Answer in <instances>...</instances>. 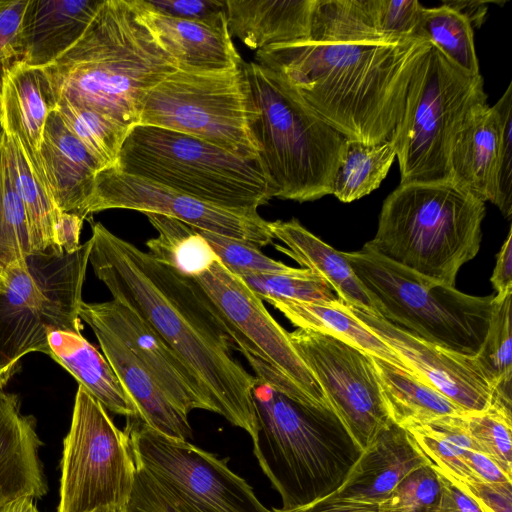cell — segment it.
<instances>
[{"label": "cell", "instance_id": "d4e9b609", "mask_svg": "<svg viewBox=\"0 0 512 512\" xmlns=\"http://www.w3.org/2000/svg\"><path fill=\"white\" fill-rule=\"evenodd\" d=\"M103 0H30L19 58L44 68L84 33Z\"/></svg>", "mask_w": 512, "mask_h": 512}, {"label": "cell", "instance_id": "6da1fadb", "mask_svg": "<svg viewBox=\"0 0 512 512\" xmlns=\"http://www.w3.org/2000/svg\"><path fill=\"white\" fill-rule=\"evenodd\" d=\"M427 40L383 32L365 0H316L306 38L256 51L255 62L348 139L389 141Z\"/></svg>", "mask_w": 512, "mask_h": 512}, {"label": "cell", "instance_id": "8fae6325", "mask_svg": "<svg viewBox=\"0 0 512 512\" xmlns=\"http://www.w3.org/2000/svg\"><path fill=\"white\" fill-rule=\"evenodd\" d=\"M257 110L243 62L212 72L178 69L145 96L139 123L187 134L256 159Z\"/></svg>", "mask_w": 512, "mask_h": 512}, {"label": "cell", "instance_id": "94428289", "mask_svg": "<svg viewBox=\"0 0 512 512\" xmlns=\"http://www.w3.org/2000/svg\"><path fill=\"white\" fill-rule=\"evenodd\" d=\"M2 133H3V132H2V129H1V127H0V140H1Z\"/></svg>", "mask_w": 512, "mask_h": 512}, {"label": "cell", "instance_id": "d6a6232c", "mask_svg": "<svg viewBox=\"0 0 512 512\" xmlns=\"http://www.w3.org/2000/svg\"><path fill=\"white\" fill-rule=\"evenodd\" d=\"M158 236L146 241L148 254L180 275L195 278L219 261L200 232L190 225L165 215L146 213Z\"/></svg>", "mask_w": 512, "mask_h": 512}, {"label": "cell", "instance_id": "db71d44e", "mask_svg": "<svg viewBox=\"0 0 512 512\" xmlns=\"http://www.w3.org/2000/svg\"><path fill=\"white\" fill-rule=\"evenodd\" d=\"M443 3L451 6L452 8L460 12L462 15H464L469 20L472 27L479 28L485 21L489 4L495 2L454 0L443 1Z\"/></svg>", "mask_w": 512, "mask_h": 512}, {"label": "cell", "instance_id": "816d5d0a", "mask_svg": "<svg viewBox=\"0 0 512 512\" xmlns=\"http://www.w3.org/2000/svg\"><path fill=\"white\" fill-rule=\"evenodd\" d=\"M496 292L495 299H504L512 294V229L497 254L496 265L490 279Z\"/></svg>", "mask_w": 512, "mask_h": 512}, {"label": "cell", "instance_id": "c3c4849f", "mask_svg": "<svg viewBox=\"0 0 512 512\" xmlns=\"http://www.w3.org/2000/svg\"><path fill=\"white\" fill-rule=\"evenodd\" d=\"M441 481L437 512H491L456 479L435 466Z\"/></svg>", "mask_w": 512, "mask_h": 512}, {"label": "cell", "instance_id": "60d3db41", "mask_svg": "<svg viewBox=\"0 0 512 512\" xmlns=\"http://www.w3.org/2000/svg\"><path fill=\"white\" fill-rule=\"evenodd\" d=\"M441 481L435 466L423 465L407 475L382 503V512H437Z\"/></svg>", "mask_w": 512, "mask_h": 512}, {"label": "cell", "instance_id": "836d02e7", "mask_svg": "<svg viewBox=\"0 0 512 512\" xmlns=\"http://www.w3.org/2000/svg\"><path fill=\"white\" fill-rule=\"evenodd\" d=\"M395 158V149L390 140L364 143L347 138L331 194L344 203L370 194L385 179Z\"/></svg>", "mask_w": 512, "mask_h": 512}, {"label": "cell", "instance_id": "f35d334b", "mask_svg": "<svg viewBox=\"0 0 512 512\" xmlns=\"http://www.w3.org/2000/svg\"><path fill=\"white\" fill-rule=\"evenodd\" d=\"M236 276L262 301L328 302L337 299L326 280L305 268L289 274L248 272Z\"/></svg>", "mask_w": 512, "mask_h": 512}, {"label": "cell", "instance_id": "9c48e42d", "mask_svg": "<svg viewBox=\"0 0 512 512\" xmlns=\"http://www.w3.org/2000/svg\"><path fill=\"white\" fill-rule=\"evenodd\" d=\"M90 249V240L73 253L49 248L4 267L6 286L0 293V373L5 383L27 354L49 355L51 332L81 333L82 288Z\"/></svg>", "mask_w": 512, "mask_h": 512}, {"label": "cell", "instance_id": "f6af8a7d", "mask_svg": "<svg viewBox=\"0 0 512 512\" xmlns=\"http://www.w3.org/2000/svg\"><path fill=\"white\" fill-rule=\"evenodd\" d=\"M30 0H0V65L21 57Z\"/></svg>", "mask_w": 512, "mask_h": 512}, {"label": "cell", "instance_id": "7bdbcfd3", "mask_svg": "<svg viewBox=\"0 0 512 512\" xmlns=\"http://www.w3.org/2000/svg\"><path fill=\"white\" fill-rule=\"evenodd\" d=\"M499 118L500 137L495 168L494 196L504 217L512 214V84L509 83L501 98L493 105Z\"/></svg>", "mask_w": 512, "mask_h": 512}, {"label": "cell", "instance_id": "d6986e66", "mask_svg": "<svg viewBox=\"0 0 512 512\" xmlns=\"http://www.w3.org/2000/svg\"><path fill=\"white\" fill-rule=\"evenodd\" d=\"M56 109L43 68L20 59L3 65L0 75V127L15 139L36 174L47 178L40 149L49 114Z\"/></svg>", "mask_w": 512, "mask_h": 512}, {"label": "cell", "instance_id": "b9f144b4", "mask_svg": "<svg viewBox=\"0 0 512 512\" xmlns=\"http://www.w3.org/2000/svg\"><path fill=\"white\" fill-rule=\"evenodd\" d=\"M197 230L212 247L220 263L234 275L248 272L289 274L300 270L266 256L258 246L252 243Z\"/></svg>", "mask_w": 512, "mask_h": 512}, {"label": "cell", "instance_id": "277c9868", "mask_svg": "<svg viewBox=\"0 0 512 512\" xmlns=\"http://www.w3.org/2000/svg\"><path fill=\"white\" fill-rule=\"evenodd\" d=\"M253 453L282 510L336 492L362 453L332 408L295 400L257 379L252 391Z\"/></svg>", "mask_w": 512, "mask_h": 512}, {"label": "cell", "instance_id": "83f0119b", "mask_svg": "<svg viewBox=\"0 0 512 512\" xmlns=\"http://www.w3.org/2000/svg\"><path fill=\"white\" fill-rule=\"evenodd\" d=\"M269 225L274 238L284 244L276 245L277 250L326 280L346 305L377 315L371 299L342 252L309 232L297 219L277 220Z\"/></svg>", "mask_w": 512, "mask_h": 512}, {"label": "cell", "instance_id": "680465c9", "mask_svg": "<svg viewBox=\"0 0 512 512\" xmlns=\"http://www.w3.org/2000/svg\"><path fill=\"white\" fill-rule=\"evenodd\" d=\"M5 384H6V383L4 382V380H3L2 376H1V373H0V390H2V389H3V387H4V385H5Z\"/></svg>", "mask_w": 512, "mask_h": 512}, {"label": "cell", "instance_id": "9a60e30c", "mask_svg": "<svg viewBox=\"0 0 512 512\" xmlns=\"http://www.w3.org/2000/svg\"><path fill=\"white\" fill-rule=\"evenodd\" d=\"M334 412L351 437L366 449L392 420L371 357L331 336L298 328L289 332Z\"/></svg>", "mask_w": 512, "mask_h": 512}, {"label": "cell", "instance_id": "91938a15", "mask_svg": "<svg viewBox=\"0 0 512 512\" xmlns=\"http://www.w3.org/2000/svg\"><path fill=\"white\" fill-rule=\"evenodd\" d=\"M29 512H39L37 507L34 505Z\"/></svg>", "mask_w": 512, "mask_h": 512}, {"label": "cell", "instance_id": "5bb4252c", "mask_svg": "<svg viewBox=\"0 0 512 512\" xmlns=\"http://www.w3.org/2000/svg\"><path fill=\"white\" fill-rule=\"evenodd\" d=\"M124 431L136 465L176 512H275L229 468L228 458L167 437L139 418H127Z\"/></svg>", "mask_w": 512, "mask_h": 512}, {"label": "cell", "instance_id": "2e32d148", "mask_svg": "<svg viewBox=\"0 0 512 512\" xmlns=\"http://www.w3.org/2000/svg\"><path fill=\"white\" fill-rule=\"evenodd\" d=\"M108 209H128L180 220L193 228L263 247L275 239L270 222L257 210L231 209L171 189L164 185L123 173L115 167L99 171L83 217Z\"/></svg>", "mask_w": 512, "mask_h": 512}, {"label": "cell", "instance_id": "6f0895ef", "mask_svg": "<svg viewBox=\"0 0 512 512\" xmlns=\"http://www.w3.org/2000/svg\"><path fill=\"white\" fill-rule=\"evenodd\" d=\"M94 512H116V511L113 510V509H99V510H96Z\"/></svg>", "mask_w": 512, "mask_h": 512}, {"label": "cell", "instance_id": "f1b7e54d", "mask_svg": "<svg viewBox=\"0 0 512 512\" xmlns=\"http://www.w3.org/2000/svg\"><path fill=\"white\" fill-rule=\"evenodd\" d=\"M49 356L65 368L106 410L127 418L138 411L113 368L81 333L57 330L48 336Z\"/></svg>", "mask_w": 512, "mask_h": 512}, {"label": "cell", "instance_id": "bcb514c9", "mask_svg": "<svg viewBox=\"0 0 512 512\" xmlns=\"http://www.w3.org/2000/svg\"><path fill=\"white\" fill-rule=\"evenodd\" d=\"M226 0H142L145 7L157 14L186 19L208 20L225 13Z\"/></svg>", "mask_w": 512, "mask_h": 512}, {"label": "cell", "instance_id": "681fc988", "mask_svg": "<svg viewBox=\"0 0 512 512\" xmlns=\"http://www.w3.org/2000/svg\"><path fill=\"white\" fill-rule=\"evenodd\" d=\"M458 482L491 512H512V482Z\"/></svg>", "mask_w": 512, "mask_h": 512}, {"label": "cell", "instance_id": "74e56055", "mask_svg": "<svg viewBox=\"0 0 512 512\" xmlns=\"http://www.w3.org/2000/svg\"><path fill=\"white\" fill-rule=\"evenodd\" d=\"M32 253L30 229L24 206L12 183L4 135L0 140V265Z\"/></svg>", "mask_w": 512, "mask_h": 512}, {"label": "cell", "instance_id": "e0dca14e", "mask_svg": "<svg viewBox=\"0 0 512 512\" xmlns=\"http://www.w3.org/2000/svg\"><path fill=\"white\" fill-rule=\"evenodd\" d=\"M349 308L420 381L441 392L465 413L482 412L490 406L493 386L476 357L420 340L377 315Z\"/></svg>", "mask_w": 512, "mask_h": 512}, {"label": "cell", "instance_id": "f907efd6", "mask_svg": "<svg viewBox=\"0 0 512 512\" xmlns=\"http://www.w3.org/2000/svg\"><path fill=\"white\" fill-rule=\"evenodd\" d=\"M85 219L70 212H61L54 229V247L64 253H73L80 246V233Z\"/></svg>", "mask_w": 512, "mask_h": 512}, {"label": "cell", "instance_id": "603a6c76", "mask_svg": "<svg viewBox=\"0 0 512 512\" xmlns=\"http://www.w3.org/2000/svg\"><path fill=\"white\" fill-rule=\"evenodd\" d=\"M143 6L158 38L176 59L178 69L212 72L242 64L225 13L208 20H186L160 15Z\"/></svg>", "mask_w": 512, "mask_h": 512}, {"label": "cell", "instance_id": "1f68e13d", "mask_svg": "<svg viewBox=\"0 0 512 512\" xmlns=\"http://www.w3.org/2000/svg\"><path fill=\"white\" fill-rule=\"evenodd\" d=\"M3 135L13 187L29 224L32 253L55 248L54 229L61 211L50 187L33 170L18 142Z\"/></svg>", "mask_w": 512, "mask_h": 512}, {"label": "cell", "instance_id": "8992f818", "mask_svg": "<svg viewBox=\"0 0 512 512\" xmlns=\"http://www.w3.org/2000/svg\"><path fill=\"white\" fill-rule=\"evenodd\" d=\"M257 110L255 134L273 197L314 201L332 192L346 137L274 71L243 62Z\"/></svg>", "mask_w": 512, "mask_h": 512}, {"label": "cell", "instance_id": "f546056e", "mask_svg": "<svg viewBox=\"0 0 512 512\" xmlns=\"http://www.w3.org/2000/svg\"><path fill=\"white\" fill-rule=\"evenodd\" d=\"M267 302L296 327L331 336L368 356L384 360L416 377L396 353L359 320L349 306L340 299L328 302L290 300H268Z\"/></svg>", "mask_w": 512, "mask_h": 512}, {"label": "cell", "instance_id": "484cf974", "mask_svg": "<svg viewBox=\"0 0 512 512\" xmlns=\"http://www.w3.org/2000/svg\"><path fill=\"white\" fill-rule=\"evenodd\" d=\"M316 0H226L231 37L252 50L306 38Z\"/></svg>", "mask_w": 512, "mask_h": 512}, {"label": "cell", "instance_id": "8d00e7d4", "mask_svg": "<svg viewBox=\"0 0 512 512\" xmlns=\"http://www.w3.org/2000/svg\"><path fill=\"white\" fill-rule=\"evenodd\" d=\"M56 112L103 169L116 164L129 128L92 109L60 102Z\"/></svg>", "mask_w": 512, "mask_h": 512}, {"label": "cell", "instance_id": "7a4b0ae2", "mask_svg": "<svg viewBox=\"0 0 512 512\" xmlns=\"http://www.w3.org/2000/svg\"><path fill=\"white\" fill-rule=\"evenodd\" d=\"M89 263L113 300L135 311L180 358L214 413L252 434L257 378L232 354V338L193 278L157 262L102 223L91 224Z\"/></svg>", "mask_w": 512, "mask_h": 512}, {"label": "cell", "instance_id": "7402d4cb", "mask_svg": "<svg viewBox=\"0 0 512 512\" xmlns=\"http://www.w3.org/2000/svg\"><path fill=\"white\" fill-rule=\"evenodd\" d=\"M35 420L20 410L18 397L0 390V508L19 497L47 491Z\"/></svg>", "mask_w": 512, "mask_h": 512}, {"label": "cell", "instance_id": "e575fe53", "mask_svg": "<svg viewBox=\"0 0 512 512\" xmlns=\"http://www.w3.org/2000/svg\"><path fill=\"white\" fill-rule=\"evenodd\" d=\"M511 295L493 299L490 326L475 356L493 386L490 404L508 412H512Z\"/></svg>", "mask_w": 512, "mask_h": 512}, {"label": "cell", "instance_id": "7dc6e473", "mask_svg": "<svg viewBox=\"0 0 512 512\" xmlns=\"http://www.w3.org/2000/svg\"><path fill=\"white\" fill-rule=\"evenodd\" d=\"M136 467L132 492L119 512H176L144 470L137 465Z\"/></svg>", "mask_w": 512, "mask_h": 512}, {"label": "cell", "instance_id": "ffe728a7", "mask_svg": "<svg viewBox=\"0 0 512 512\" xmlns=\"http://www.w3.org/2000/svg\"><path fill=\"white\" fill-rule=\"evenodd\" d=\"M431 463L409 432L391 421L364 449L333 496L380 504L415 469Z\"/></svg>", "mask_w": 512, "mask_h": 512}, {"label": "cell", "instance_id": "ba28073f", "mask_svg": "<svg viewBox=\"0 0 512 512\" xmlns=\"http://www.w3.org/2000/svg\"><path fill=\"white\" fill-rule=\"evenodd\" d=\"M342 254L378 317L452 352L471 357L478 354L490 326L494 295L465 294L365 248Z\"/></svg>", "mask_w": 512, "mask_h": 512}, {"label": "cell", "instance_id": "cb8c5ba5", "mask_svg": "<svg viewBox=\"0 0 512 512\" xmlns=\"http://www.w3.org/2000/svg\"><path fill=\"white\" fill-rule=\"evenodd\" d=\"M40 155L58 209L83 217L95 176L103 168L68 130L56 110L47 118Z\"/></svg>", "mask_w": 512, "mask_h": 512}, {"label": "cell", "instance_id": "ee69618b", "mask_svg": "<svg viewBox=\"0 0 512 512\" xmlns=\"http://www.w3.org/2000/svg\"><path fill=\"white\" fill-rule=\"evenodd\" d=\"M376 26L383 32L418 37L423 6L417 0H365ZM420 38V37H419Z\"/></svg>", "mask_w": 512, "mask_h": 512}, {"label": "cell", "instance_id": "44dd1931", "mask_svg": "<svg viewBox=\"0 0 512 512\" xmlns=\"http://www.w3.org/2000/svg\"><path fill=\"white\" fill-rule=\"evenodd\" d=\"M82 320L94 332L103 355L136 406L138 418L167 437L191 439L189 415L170 401L133 352L102 324L89 318Z\"/></svg>", "mask_w": 512, "mask_h": 512}, {"label": "cell", "instance_id": "4dcf8cb0", "mask_svg": "<svg viewBox=\"0 0 512 512\" xmlns=\"http://www.w3.org/2000/svg\"><path fill=\"white\" fill-rule=\"evenodd\" d=\"M371 361L389 417L397 425L405 428L465 413L441 392L408 372L376 357H371Z\"/></svg>", "mask_w": 512, "mask_h": 512}, {"label": "cell", "instance_id": "11a10c76", "mask_svg": "<svg viewBox=\"0 0 512 512\" xmlns=\"http://www.w3.org/2000/svg\"><path fill=\"white\" fill-rule=\"evenodd\" d=\"M34 505L33 498L19 497L1 507L0 512H29Z\"/></svg>", "mask_w": 512, "mask_h": 512}, {"label": "cell", "instance_id": "9f6ffc18", "mask_svg": "<svg viewBox=\"0 0 512 512\" xmlns=\"http://www.w3.org/2000/svg\"><path fill=\"white\" fill-rule=\"evenodd\" d=\"M6 278L4 273V267L0 265V293L5 290Z\"/></svg>", "mask_w": 512, "mask_h": 512}, {"label": "cell", "instance_id": "30bf717a", "mask_svg": "<svg viewBox=\"0 0 512 512\" xmlns=\"http://www.w3.org/2000/svg\"><path fill=\"white\" fill-rule=\"evenodd\" d=\"M485 104L482 75L465 73L431 45L411 77L401 120L390 138L400 185L451 181L453 139Z\"/></svg>", "mask_w": 512, "mask_h": 512}, {"label": "cell", "instance_id": "4fadbf2b", "mask_svg": "<svg viewBox=\"0 0 512 512\" xmlns=\"http://www.w3.org/2000/svg\"><path fill=\"white\" fill-rule=\"evenodd\" d=\"M60 469L57 512H119L134 485L137 467L128 435L81 386L63 441Z\"/></svg>", "mask_w": 512, "mask_h": 512}, {"label": "cell", "instance_id": "7c38bea8", "mask_svg": "<svg viewBox=\"0 0 512 512\" xmlns=\"http://www.w3.org/2000/svg\"><path fill=\"white\" fill-rule=\"evenodd\" d=\"M193 279L257 379L298 401L332 408L289 333L238 276L216 261Z\"/></svg>", "mask_w": 512, "mask_h": 512}, {"label": "cell", "instance_id": "f5cc1de1", "mask_svg": "<svg viewBox=\"0 0 512 512\" xmlns=\"http://www.w3.org/2000/svg\"><path fill=\"white\" fill-rule=\"evenodd\" d=\"M273 510L275 512H382L380 504L357 502L333 495H329L304 507L292 510Z\"/></svg>", "mask_w": 512, "mask_h": 512}, {"label": "cell", "instance_id": "3957f363", "mask_svg": "<svg viewBox=\"0 0 512 512\" xmlns=\"http://www.w3.org/2000/svg\"><path fill=\"white\" fill-rule=\"evenodd\" d=\"M43 69L55 105L86 107L130 129L146 94L178 64L141 0H103L81 37Z\"/></svg>", "mask_w": 512, "mask_h": 512}, {"label": "cell", "instance_id": "ac0fdd59", "mask_svg": "<svg viewBox=\"0 0 512 512\" xmlns=\"http://www.w3.org/2000/svg\"><path fill=\"white\" fill-rule=\"evenodd\" d=\"M80 318H89L115 334L139 359L170 401L185 414L194 409L214 412L209 398L180 358L130 307L110 300L83 301Z\"/></svg>", "mask_w": 512, "mask_h": 512}, {"label": "cell", "instance_id": "5b68a950", "mask_svg": "<svg viewBox=\"0 0 512 512\" xmlns=\"http://www.w3.org/2000/svg\"><path fill=\"white\" fill-rule=\"evenodd\" d=\"M485 202L451 181L399 185L383 202L363 248L422 277L455 287L480 249Z\"/></svg>", "mask_w": 512, "mask_h": 512}, {"label": "cell", "instance_id": "d590c367", "mask_svg": "<svg viewBox=\"0 0 512 512\" xmlns=\"http://www.w3.org/2000/svg\"><path fill=\"white\" fill-rule=\"evenodd\" d=\"M418 37L430 42L450 62L470 75H479L473 27L451 6L423 7Z\"/></svg>", "mask_w": 512, "mask_h": 512}, {"label": "cell", "instance_id": "52a82bcc", "mask_svg": "<svg viewBox=\"0 0 512 512\" xmlns=\"http://www.w3.org/2000/svg\"><path fill=\"white\" fill-rule=\"evenodd\" d=\"M207 203L253 209L273 198L260 157L247 159L199 138L136 124L113 166Z\"/></svg>", "mask_w": 512, "mask_h": 512}, {"label": "cell", "instance_id": "4316f807", "mask_svg": "<svg viewBox=\"0 0 512 512\" xmlns=\"http://www.w3.org/2000/svg\"><path fill=\"white\" fill-rule=\"evenodd\" d=\"M500 124L493 106L476 109L455 135L449 155L451 182L492 202Z\"/></svg>", "mask_w": 512, "mask_h": 512}, {"label": "cell", "instance_id": "ab89813d", "mask_svg": "<svg viewBox=\"0 0 512 512\" xmlns=\"http://www.w3.org/2000/svg\"><path fill=\"white\" fill-rule=\"evenodd\" d=\"M463 421L481 452L512 477V413L490 405L482 412L463 414Z\"/></svg>", "mask_w": 512, "mask_h": 512}]
</instances>
